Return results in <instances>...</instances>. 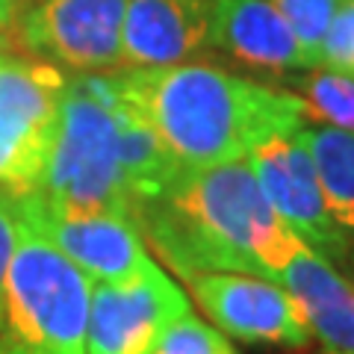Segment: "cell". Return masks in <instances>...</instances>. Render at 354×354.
<instances>
[{
	"instance_id": "obj_1",
	"label": "cell",
	"mask_w": 354,
	"mask_h": 354,
	"mask_svg": "<svg viewBox=\"0 0 354 354\" xmlns=\"http://www.w3.org/2000/svg\"><path fill=\"white\" fill-rule=\"evenodd\" d=\"M133 221L183 281L239 272L281 283L304 245L266 201L248 160L183 169L160 198L136 209Z\"/></svg>"
},
{
	"instance_id": "obj_2",
	"label": "cell",
	"mask_w": 354,
	"mask_h": 354,
	"mask_svg": "<svg viewBox=\"0 0 354 354\" xmlns=\"http://www.w3.org/2000/svg\"><path fill=\"white\" fill-rule=\"evenodd\" d=\"M115 80L183 169L245 160L260 142L307 124V106L295 92L204 62L130 68Z\"/></svg>"
},
{
	"instance_id": "obj_3",
	"label": "cell",
	"mask_w": 354,
	"mask_h": 354,
	"mask_svg": "<svg viewBox=\"0 0 354 354\" xmlns=\"http://www.w3.org/2000/svg\"><path fill=\"white\" fill-rule=\"evenodd\" d=\"M32 195L59 213H97L133 221V201L118 157L113 74H77L65 80L57 139Z\"/></svg>"
},
{
	"instance_id": "obj_4",
	"label": "cell",
	"mask_w": 354,
	"mask_h": 354,
	"mask_svg": "<svg viewBox=\"0 0 354 354\" xmlns=\"http://www.w3.org/2000/svg\"><path fill=\"white\" fill-rule=\"evenodd\" d=\"M18 218L0 310V354H88L92 281L53 242Z\"/></svg>"
},
{
	"instance_id": "obj_5",
	"label": "cell",
	"mask_w": 354,
	"mask_h": 354,
	"mask_svg": "<svg viewBox=\"0 0 354 354\" xmlns=\"http://www.w3.org/2000/svg\"><path fill=\"white\" fill-rule=\"evenodd\" d=\"M65 77L57 65L0 50V192L39 186L59 127Z\"/></svg>"
},
{
	"instance_id": "obj_6",
	"label": "cell",
	"mask_w": 354,
	"mask_h": 354,
	"mask_svg": "<svg viewBox=\"0 0 354 354\" xmlns=\"http://www.w3.org/2000/svg\"><path fill=\"white\" fill-rule=\"evenodd\" d=\"M124 6L127 0H30L15 36L41 62L77 74H106L124 65Z\"/></svg>"
},
{
	"instance_id": "obj_7",
	"label": "cell",
	"mask_w": 354,
	"mask_h": 354,
	"mask_svg": "<svg viewBox=\"0 0 354 354\" xmlns=\"http://www.w3.org/2000/svg\"><path fill=\"white\" fill-rule=\"evenodd\" d=\"M245 160L266 201L304 245L325 257H346L351 236L342 234L328 213L304 127L260 142Z\"/></svg>"
},
{
	"instance_id": "obj_8",
	"label": "cell",
	"mask_w": 354,
	"mask_h": 354,
	"mask_svg": "<svg viewBox=\"0 0 354 354\" xmlns=\"http://www.w3.org/2000/svg\"><path fill=\"white\" fill-rule=\"evenodd\" d=\"M192 313V301L162 266L118 283H92L88 304V354H151L162 330Z\"/></svg>"
},
{
	"instance_id": "obj_9",
	"label": "cell",
	"mask_w": 354,
	"mask_h": 354,
	"mask_svg": "<svg viewBox=\"0 0 354 354\" xmlns=\"http://www.w3.org/2000/svg\"><path fill=\"white\" fill-rule=\"evenodd\" d=\"M186 283L192 286L198 307L225 337L286 348H304L313 339L295 298L278 281L239 272H204Z\"/></svg>"
},
{
	"instance_id": "obj_10",
	"label": "cell",
	"mask_w": 354,
	"mask_h": 354,
	"mask_svg": "<svg viewBox=\"0 0 354 354\" xmlns=\"http://www.w3.org/2000/svg\"><path fill=\"white\" fill-rule=\"evenodd\" d=\"M21 218L39 227L92 283L127 281L153 263L139 227L121 216L59 213L44 207L32 192L12 198Z\"/></svg>"
},
{
	"instance_id": "obj_11",
	"label": "cell",
	"mask_w": 354,
	"mask_h": 354,
	"mask_svg": "<svg viewBox=\"0 0 354 354\" xmlns=\"http://www.w3.org/2000/svg\"><path fill=\"white\" fill-rule=\"evenodd\" d=\"M216 0H127L121 57L130 68H169L213 48Z\"/></svg>"
},
{
	"instance_id": "obj_12",
	"label": "cell",
	"mask_w": 354,
	"mask_h": 354,
	"mask_svg": "<svg viewBox=\"0 0 354 354\" xmlns=\"http://www.w3.org/2000/svg\"><path fill=\"white\" fill-rule=\"evenodd\" d=\"M213 48L260 71L310 68L292 27L272 0H216Z\"/></svg>"
},
{
	"instance_id": "obj_13",
	"label": "cell",
	"mask_w": 354,
	"mask_h": 354,
	"mask_svg": "<svg viewBox=\"0 0 354 354\" xmlns=\"http://www.w3.org/2000/svg\"><path fill=\"white\" fill-rule=\"evenodd\" d=\"M304 322L330 354H354V283L330 266L325 254L301 245L281 274Z\"/></svg>"
},
{
	"instance_id": "obj_14",
	"label": "cell",
	"mask_w": 354,
	"mask_h": 354,
	"mask_svg": "<svg viewBox=\"0 0 354 354\" xmlns=\"http://www.w3.org/2000/svg\"><path fill=\"white\" fill-rule=\"evenodd\" d=\"M319 183L334 225L354 236V133L328 124H304Z\"/></svg>"
},
{
	"instance_id": "obj_15",
	"label": "cell",
	"mask_w": 354,
	"mask_h": 354,
	"mask_svg": "<svg viewBox=\"0 0 354 354\" xmlns=\"http://www.w3.org/2000/svg\"><path fill=\"white\" fill-rule=\"evenodd\" d=\"M292 86L307 106V118L354 133V77L328 68H307V74L298 77Z\"/></svg>"
},
{
	"instance_id": "obj_16",
	"label": "cell",
	"mask_w": 354,
	"mask_h": 354,
	"mask_svg": "<svg viewBox=\"0 0 354 354\" xmlns=\"http://www.w3.org/2000/svg\"><path fill=\"white\" fill-rule=\"evenodd\" d=\"M272 3L292 27L310 68H319V48L342 0H272Z\"/></svg>"
},
{
	"instance_id": "obj_17",
	"label": "cell",
	"mask_w": 354,
	"mask_h": 354,
	"mask_svg": "<svg viewBox=\"0 0 354 354\" xmlns=\"http://www.w3.org/2000/svg\"><path fill=\"white\" fill-rule=\"evenodd\" d=\"M151 354H234L227 337L195 313L180 316L162 330Z\"/></svg>"
},
{
	"instance_id": "obj_18",
	"label": "cell",
	"mask_w": 354,
	"mask_h": 354,
	"mask_svg": "<svg viewBox=\"0 0 354 354\" xmlns=\"http://www.w3.org/2000/svg\"><path fill=\"white\" fill-rule=\"evenodd\" d=\"M319 68L354 77V0H342L319 48Z\"/></svg>"
},
{
	"instance_id": "obj_19",
	"label": "cell",
	"mask_w": 354,
	"mask_h": 354,
	"mask_svg": "<svg viewBox=\"0 0 354 354\" xmlns=\"http://www.w3.org/2000/svg\"><path fill=\"white\" fill-rule=\"evenodd\" d=\"M15 234H18V218H15L12 198L0 192V310H3L6 274H9V263H12V251H15Z\"/></svg>"
},
{
	"instance_id": "obj_20",
	"label": "cell",
	"mask_w": 354,
	"mask_h": 354,
	"mask_svg": "<svg viewBox=\"0 0 354 354\" xmlns=\"http://www.w3.org/2000/svg\"><path fill=\"white\" fill-rule=\"evenodd\" d=\"M15 15V0H0V27H6Z\"/></svg>"
},
{
	"instance_id": "obj_21",
	"label": "cell",
	"mask_w": 354,
	"mask_h": 354,
	"mask_svg": "<svg viewBox=\"0 0 354 354\" xmlns=\"http://www.w3.org/2000/svg\"><path fill=\"white\" fill-rule=\"evenodd\" d=\"M351 269H354V257H351Z\"/></svg>"
},
{
	"instance_id": "obj_22",
	"label": "cell",
	"mask_w": 354,
	"mask_h": 354,
	"mask_svg": "<svg viewBox=\"0 0 354 354\" xmlns=\"http://www.w3.org/2000/svg\"><path fill=\"white\" fill-rule=\"evenodd\" d=\"M328 354H330V351H328Z\"/></svg>"
}]
</instances>
